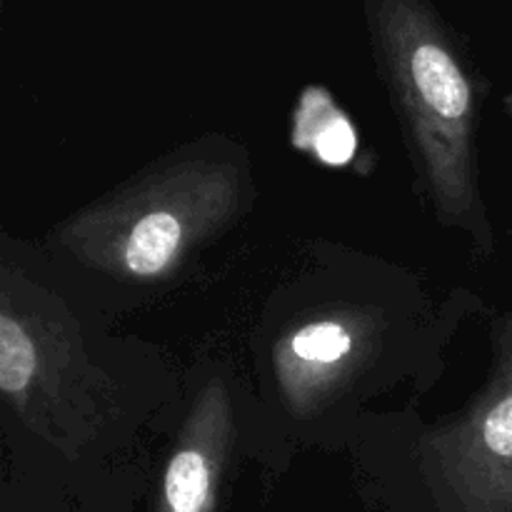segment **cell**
Returning <instances> with one entry per match:
<instances>
[{"instance_id": "6da1fadb", "label": "cell", "mask_w": 512, "mask_h": 512, "mask_svg": "<svg viewBox=\"0 0 512 512\" xmlns=\"http://www.w3.org/2000/svg\"><path fill=\"white\" fill-rule=\"evenodd\" d=\"M250 200L253 178L240 145L195 140L60 220L48 243L88 273L160 285L228 233Z\"/></svg>"}, {"instance_id": "7a4b0ae2", "label": "cell", "mask_w": 512, "mask_h": 512, "mask_svg": "<svg viewBox=\"0 0 512 512\" xmlns=\"http://www.w3.org/2000/svg\"><path fill=\"white\" fill-rule=\"evenodd\" d=\"M380 83L403 128L420 193L445 228L470 235L483 258L493 228L480 190V80L430 0H365Z\"/></svg>"}, {"instance_id": "3957f363", "label": "cell", "mask_w": 512, "mask_h": 512, "mask_svg": "<svg viewBox=\"0 0 512 512\" xmlns=\"http://www.w3.org/2000/svg\"><path fill=\"white\" fill-rule=\"evenodd\" d=\"M0 395L28 433L68 455L98 438L113 405L78 320L10 258L0 270Z\"/></svg>"}, {"instance_id": "277c9868", "label": "cell", "mask_w": 512, "mask_h": 512, "mask_svg": "<svg viewBox=\"0 0 512 512\" xmlns=\"http://www.w3.org/2000/svg\"><path fill=\"white\" fill-rule=\"evenodd\" d=\"M420 448L428 475L460 512H512V305L495 320L480 393L428 430Z\"/></svg>"}, {"instance_id": "5b68a950", "label": "cell", "mask_w": 512, "mask_h": 512, "mask_svg": "<svg viewBox=\"0 0 512 512\" xmlns=\"http://www.w3.org/2000/svg\"><path fill=\"white\" fill-rule=\"evenodd\" d=\"M388 315L373 303H328L290 320L270 348V370L285 408L313 418L378 365Z\"/></svg>"}, {"instance_id": "8992f818", "label": "cell", "mask_w": 512, "mask_h": 512, "mask_svg": "<svg viewBox=\"0 0 512 512\" xmlns=\"http://www.w3.org/2000/svg\"><path fill=\"white\" fill-rule=\"evenodd\" d=\"M233 445V403L223 380H208L183 420L160 480L158 512H215Z\"/></svg>"}]
</instances>
